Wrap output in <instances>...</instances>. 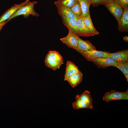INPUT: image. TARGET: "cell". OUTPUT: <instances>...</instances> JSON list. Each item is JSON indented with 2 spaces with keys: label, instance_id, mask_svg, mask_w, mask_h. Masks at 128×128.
<instances>
[{
  "label": "cell",
  "instance_id": "6da1fadb",
  "mask_svg": "<svg viewBox=\"0 0 128 128\" xmlns=\"http://www.w3.org/2000/svg\"><path fill=\"white\" fill-rule=\"evenodd\" d=\"M75 98L76 101L72 103L73 108L74 109H91L93 107L92 99L89 91L86 90L82 94L77 95Z\"/></svg>",
  "mask_w": 128,
  "mask_h": 128
},
{
  "label": "cell",
  "instance_id": "7a4b0ae2",
  "mask_svg": "<svg viewBox=\"0 0 128 128\" xmlns=\"http://www.w3.org/2000/svg\"><path fill=\"white\" fill-rule=\"evenodd\" d=\"M62 56L57 51H50L46 54L45 61V65L54 70L59 69L63 64Z\"/></svg>",
  "mask_w": 128,
  "mask_h": 128
},
{
  "label": "cell",
  "instance_id": "3957f363",
  "mask_svg": "<svg viewBox=\"0 0 128 128\" xmlns=\"http://www.w3.org/2000/svg\"><path fill=\"white\" fill-rule=\"evenodd\" d=\"M37 3L36 1L31 2L23 6L17 10L9 19L10 20L19 16L23 15L24 17L27 18L30 15L38 17L39 15L34 10V6Z\"/></svg>",
  "mask_w": 128,
  "mask_h": 128
},
{
  "label": "cell",
  "instance_id": "277c9868",
  "mask_svg": "<svg viewBox=\"0 0 128 128\" xmlns=\"http://www.w3.org/2000/svg\"><path fill=\"white\" fill-rule=\"evenodd\" d=\"M102 99L107 102L111 101L128 100V89L122 92L111 90L106 93L103 96Z\"/></svg>",
  "mask_w": 128,
  "mask_h": 128
},
{
  "label": "cell",
  "instance_id": "5b68a950",
  "mask_svg": "<svg viewBox=\"0 0 128 128\" xmlns=\"http://www.w3.org/2000/svg\"><path fill=\"white\" fill-rule=\"evenodd\" d=\"M87 60H91L102 57H110V53L106 51H101L93 50L86 51H78Z\"/></svg>",
  "mask_w": 128,
  "mask_h": 128
},
{
  "label": "cell",
  "instance_id": "8992f818",
  "mask_svg": "<svg viewBox=\"0 0 128 128\" xmlns=\"http://www.w3.org/2000/svg\"><path fill=\"white\" fill-rule=\"evenodd\" d=\"M99 68L105 69L110 66L116 68L117 63L110 57H102L90 61Z\"/></svg>",
  "mask_w": 128,
  "mask_h": 128
},
{
  "label": "cell",
  "instance_id": "52a82bcc",
  "mask_svg": "<svg viewBox=\"0 0 128 128\" xmlns=\"http://www.w3.org/2000/svg\"><path fill=\"white\" fill-rule=\"evenodd\" d=\"M68 34L66 37L60 39V41L70 48L73 49L76 48L78 44V35L68 29Z\"/></svg>",
  "mask_w": 128,
  "mask_h": 128
},
{
  "label": "cell",
  "instance_id": "ba28073f",
  "mask_svg": "<svg viewBox=\"0 0 128 128\" xmlns=\"http://www.w3.org/2000/svg\"><path fill=\"white\" fill-rule=\"evenodd\" d=\"M104 6L114 17L118 23L123 12V8L114 1Z\"/></svg>",
  "mask_w": 128,
  "mask_h": 128
},
{
  "label": "cell",
  "instance_id": "9c48e42d",
  "mask_svg": "<svg viewBox=\"0 0 128 128\" xmlns=\"http://www.w3.org/2000/svg\"><path fill=\"white\" fill-rule=\"evenodd\" d=\"M76 25L77 35L78 36L89 37L94 36L85 24L82 17H79L76 19Z\"/></svg>",
  "mask_w": 128,
  "mask_h": 128
},
{
  "label": "cell",
  "instance_id": "30bf717a",
  "mask_svg": "<svg viewBox=\"0 0 128 128\" xmlns=\"http://www.w3.org/2000/svg\"><path fill=\"white\" fill-rule=\"evenodd\" d=\"M30 2L29 0H26L19 4L14 5L7 10L0 16V23L8 19L10 16L20 8L29 3Z\"/></svg>",
  "mask_w": 128,
  "mask_h": 128
},
{
  "label": "cell",
  "instance_id": "8fae6325",
  "mask_svg": "<svg viewBox=\"0 0 128 128\" xmlns=\"http://www.w3.org/2000/svg\"><path fill=\"white\" fill-rule=\"evenodd\" d=\"M118 23V28L121 32L128 31V7L123 9L122 14Z\"/></svg>",
  "mask_w": 128,
  "mask_h": 128
},
{
  "label": "cell",
  "instance_id": "7c38bea8",
  "mask_svg": "<svg viewBox=\"0 0 128 128\" xmlns=\"http://www.w3.org/2000/svg\"><path fill=\"white\" fill-rule=\"evenodd\" d=\"M78 43L77 47L73 49L77 51H86L89 50H96L95 47L88 40H84L81 39L78 36Z\"/></svg>",
  "mask_w": 128,
  "mask_h": 128
},
{
  "label": "cell",
  "instance_id": "4fadbf2b",
  "mask_svg": "<svg viewBox=\"0 0 128 128\" xmlns=\"http://www.w3.org/2000/svg\"><path fill=\"white\" fill-rule=\"evenodd\" d=\"M109 57L117 63L128 61V50H123L114 53H110Z\"/></svg>",
  "mask_w": 128,
  "mask_h": 128
},
{
  "label": "cell",
  "instance_id": "5bb4252c",
  "mask_svg": "<svg viewBox=\"0 0 128 128\" xmlns=\"http://www.w3.org/2000/svg\"><path fill=\"white\" fill-rule=\"evenodd\" d=\"M55 5L57 7L59 14L60 16H64L72 19H77L78 18L70 8L60 5Z\"/></svg>",
  "mask_w": 128,
  "mask_h": 128
},
{
  "label": "cell",
  "instance_id": "9a60e30c",
  "mask_svg": "<svg viewBox=\"0 0 128 128\" xmlns=\"http://www.w3.org/2000/svg\"><path fill=\"white\" fill-rule=\"evenodd\" d=\"M80 72L78 67L74 63L69 61H67L64 80L66 81L69 77Z\"/></svg>",
  "mask_w": 128,
  "mask_h": 128
},
{
  "label": "cell",
  "instance_id": "2e32d148",
  "mask_svg": "<svg viewBox=\"0 0 128 128\" xmlns=\"http://www.w3.org/2000/svg\"><path fill=\"white\" fill-rule=\"evenodd\" d=\"M61 17L64 25L68 29L70 30L77 35L76 19H70L64 16H61Z\"/></svg>",
  "mask_w": 128,
  "mask_h": 128
},
{
  "label": "cell",
  "instance_id": "e0dca14e",
  "mask_svg": "<svg viewBox=\"0 0 128 128\" xmlns=\"http://www.w3.org/2000/svg\"><path fill=\"white\" fill-rule=\"evenodd\" d=\"M83 75L81 72L68 77L66 79L73 88H74L82 81Z\"/></svg>",
  "mask_w": 128,
  "mask_h": 128
},
{
  "label": "cell",
  "instance_id": "ac0fdd59",
  "mask_svg": "<svg viewBox=\"0 0 128 128\" xmlns=\"http://www.w3.org/2000/svg\"><path fill=\"white\" fill-rule=\"evenodd\" d=\"M82 18L85 24L94 36L99 34V32L96 29L93 25L90 14L82 17Z\"/></svg>",
  "mask_w": 128,
  "mask_h": 128
},
{
  "label": "cell",
  "instance_id": "d6986e66",
  "mask_svg": "<svg viewBox=\"0 0 128 128\" xmlns=\"http://www.w3.org/2000/svg\"><path fill=\"white\" fill-rule=\"evenodd\" d=\"M82 12V17L90 14L89 8L92 5V0H78Z\"/></svg>",
  "mask_w": 128,
  "mask_h": 128
},
{
  "label": "cell",
  "instance_id": "ffe728a7",
  "mask_svg": "<svg viewBox=\"0 0 128 128\" xmlns=\"http://www.w3.org/2000/svg\"><path fill=\"white\" fill-rule=\"evenodd\" d=\"M78 1V0H58L55 1L54 4L71 8Z\"/></svg>",
  "mask_w": 128,
  "mask_h": 128
},
{
  "label": "cell",
  "instance_id": "44dd1931",
  "mask_svg": "<svg viewBox=\"0 0 128 128\" xmlns=\"http://www.w3.org/2000/svg\"><path fill=\"white\" fill-rule=\"evenodd\" d=\"M116 68L123 74L128 82V61L123 62L117 63Z\"/></svg>",
  "mask_w": 128,
  "mask_h": 128
},
{
  "label": "cell",
  "instance_id": "7402d4cb",
  "mask_svg": "<svg viewBox=\"0 0 128 128\" xmlns=\"http://www.w3.org/2000/svg\"><path fill=\"white\" fill-rule=\"evenodd\" d=\"M70 8L78 18L82 17V10L80 4L78 1Z\"/></svg>",
  "mask_w": 128,
  "mask_h": 128
},
{
  "label": "cell",
  "instance_id": "603a6c76",
  "mask_svg": "<svg viewBox=\"0 0 128 128\" xmlns=\"http://www.w3.org/2000/svg\"><path fill=\"white\" fill-rule=\"evenodd\" d=\"M93 7H97L101 5H105L114 1V0H92Z\"/></svg>",
  "mask_w": 128,
  "mask_h": 128
},
{
  "label": "cell",
  "instance_id": "cb8c5ba5",
  "mask_svg": "<svg viewBox=\"0 0 128 128\" xmlns=\"http://www.w3.org/2000/svg\"><path fill=\"white\" fill-rule=\"evenodd\" d=\"M114 1L123 9L128 7V0H114Z\"/></svg>",
  "mask_w": 128,
  "mask_h": 128
},
{
  "label": "cell",
  "instance_id": "d4e9b609",
  "mask_svg": "<svg viewBox=\"0 0 128 128\" xmlns=\"http://www.w3.org/2000/svg\"><path fill=\"white\" fill-rule=\"evenodd\" d=\"M9 20L8 19L0 23V31L3 27Z\"/></svg>",
  "mask_w": 128,
  "mask_h": 128
},
{
  "label": "cell",
  "instance_id": "484cf974",
  "mask_svg": "<svg viewBox=\"0 0 128 128\" xmlns=\"http://www.w3.org/2000/svg\"><path fill=\"white\" fill-rule=\"evenodd\" d=\"M123 39L124 41L128 42V36H124L123 37Z\"/></svg>",
  "mask_w": 128,
  "mask_h": 128
}]
</instances>
